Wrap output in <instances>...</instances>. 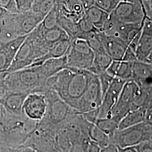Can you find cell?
Returning <instances> with one entry per match:
<instances>
[{"mask_svg": "<svg viewBox=\"0 0 152 152\" xmlns=\"http://www.w3.org/2000/svg\"><path fill=\"white\" fill-rule=\"evenodd\" d=\"M92 73L87 70L66 67L51 76L46 88L54 90L71 107L75 109L87 88Z\"/></svg>", "mask_w": 152, "mask_h": 152, "instance_id": "6da1fadb", "label": "cell"}, {"mask_svg": "<svg viewBox=\"0 0 152 152\" xmlns=\"http://www.w3.org/2000/svg\"><path fill=\"white\" fill-rule=\"evenodd\" d=\"M37 123V121L28 118L24 114H10L2 107L0 113V144L10 149L21 147Z\"/></svg>", "mask_w": 152, "mask_h": 152, "instance_id": "7a4b0ae2", "label": "cell"}, {"mask_svg": "<svg viewBox=\"0 0 152 152\" xmlns=\"http://www.w3.org/2000/svg\"><path fill=\"white\" fill-rule=\"evenodd\" d=\"M47 78L39 66H30L7 73L5 79L7 90H17L28 94L44 92Z\"/></svg>", "mask_w": 152, "mask_h": 152, "instance_id": "3957f363", "label": "cell"}, {"mask_svg": "<svg viewBox=\"0 0 152 152\" xmlns=\"http://www.w3.org/2000/svg\"><path fill=\"white\" fill-rule=\"evenodd\" d=\"M58 128L41 120L22 146L36 152H63L56 140Z\"/></svg>", "mask_w": 152, "mask_h": 152, "instance_id": "277c9868", "label": "cell"}, {"mask_svg": "<svg viewBox=\"0 0 152 152\" xmlns=\"http://www.w3.org/2000/svg\"><path fill=\"white\" fill-rule=\"evenodd\" d=\"M49 48L46 44L38 42L28 35L6 72L10 73L31 66L46 54Z\"/></svg>", "mask_w": 152, "mask_h": 152, "instance_id": "5b68a950", "label": "cell"}, {"mask_svg": "<svg viewBox=\"0 0 152 152\" xmlns=\"http://www.w3.org/2000/svg\"><path fill=\"white\" fill-rule=\"evenodd\" d=\"M47 102V108L44 118L45 122L58 128L66 120L78 112L64 101L54 90L46 89L44 92Z\"/></svg>", "mask_w": 152, "mask_h": 152, "instance_id": "8992f818", "label": "cell"}, {"mask_svg": "<svg viewBox=\"0 0 152 152\" xmlns=\"http://www.w3.org/2000/svg\"><path fill=\"white\" fill-rule=\"evenodd\" d=\"M152 139V126L145 122L116 131L110 139V143L118 147H135L141 142Z\"/></svg>", "mask_w": 152, "mask_h": 152, "instance_id": "52a82bcc", "label": "cell"}, {"mask_svg": "<svg viewBox=\"0 0 152 152\" xmlns=\"http://www.w3.org/2000/svg\"><path fill=\"white\" fill-rule=\"evenodd\" d=\"M67 67L88 71L92 66L94 53L86 41L77 38L71 41L66 53Z\"/></svg>", "mask_w": 152, "mask_h": 152, "instance_id": "ba28073f", "label": "cell"}, {"mask_svg": "<svg viewBox=\"0 0 152 152\" xmlns=\"http://www.w3.org/2000/svg\"><path fill=\"white\" fill-rule=\"evenodd\" d=\"M140 89L132 80L127 81L124 85L117 102L112 109L109 118L113 117L120 122L121 120L132 110Z\"/></svg>", "mask_w": 152, "mask_h": 152, "instance_id": "9c48e42d", "label": "cell"}, {"mask_svg": "<svg viewBox=\"0 0 152 152\" xmlns=\"http://www.w3.org/2000/svg\"><path fill=\"white\" fill-rule=\"evenodd\" d=\"M103 93L98 75L92 73L87 88L78 101L76 110L81 113L100 108Z\"/></svg>", "mask_w": 152, "mask_h": 152, "instance_id": "30bf717a", "label": "cell"}, {"mask_svg": "<svg viewBox=\"0 0 152 152\" xmlns=\"http://www.w3.org/2000/svg\"><path fill=\"white\" fill-rule=\"evenodd\" d=\"M147 95V105L152 107V64L146 61L134 62L132 79Z\"/></svg>", "mask_w": 152, "mask_h": 152, "instance_id": "8fae6325", "label": "cell"}, {"mask_svg": "<svg viewBox=\"0 0 152 152\" xmlns=\"http://www.w3.org/2000/svg\"><path fill=\"white\" fill-rule=\"evenodd\" d=\"M111 14L119 21L126 24H140L146 18L140 4L124 1H121Z\"/></svg>", "mask_w": 152, "mask_h": 152, "instance_id": "7c38bea8", "label": "cell"}, {"mask_svg": "<svg viewBox=\"0 0 152 152\" xmlns=\"http://www.w3.org/2000/svg\"><path fill=\"white\" fill-rule=\"evenodd\" d=\"M48 102L42 92H33L28 95L23 107V112L28 118L39 121L46 113Z\"/></svg>", "mask_w": 152, "mask_h": 152, "instance_id": "4fadbf2b", "label": "cell"}, {"mask_svg": "<svg viewBox=\"0 0 152 152\" xmlns=\"http://www.w3.org/2000/svg\"><path fill=\"white\" fill-rule=\"evenodd\" d=\"M126 81L118 78H114L104 95L102 102L99 108V118H109L111 111L117 102Z\"/></svg>", "mask_w": 152, "mask_h": 152, "instance_id": "5bb4252c", "label": "cell"}, {"mask_svg": "<svg viewBox=\"0 0 152 152\" xmlns=\"http://www.w3.org/2000/svg\"><path fill=\"white\" fill-rule=\"evenodd\" d=\"M29 94L17 90H7L0 99V104L6 111L15 115L23 114V107Z\"/></svg>", "mask_w": 152, "mask_h": 152, "instance_id": "9a60e30c", "label": "cell"}, {"mask_svg": "<svg viewBox=\"0 0 152 152\" xmlns=\"http://www.w3.org/2000/svg\"><path fill=\"white\" fill-rule=\"evenodd\" d=\"M99 37L107 54L113 60H124L129 45L124 40L99 32Z\"/></svg>", "mask_w": 152, "mask_h": 152, "instance_id": "2e32d148", "label": "cell"}, {"mask_svg": "<svg viewBox=\"0 0 152 152\" xmlns=\"http://www.w3.org/2000/svg\"><path fill=\"white\" fill-rule=\"evenodd\" d=\"M152 50V19L146 18L135 51L137 61H146Z\"/></svg>", "mask_w": 152, "mask_h": 152, "instance_id": "e0dca14e", "label": "cell"}, {"mask_svg": "<svg viewBox=\"0 0 152 152\" xmlns=\"http://www.w3.org/2000/svg\"><path fill=\"white\" fill-rule=\"evenodd\" d=\"M40 13L32 10L16 13V21L19 34L27 36L38 26L44 19Z\"/></svg>", "mask_w": 152, "mask_h": 152, "instance_id": "ac0fdd59", "label": "cell"}, {"mask_svg": "<svg viewBox=\"0 0 152 152\" xmlns=\"http://www.w3.org/2000/svg\"><path fill=\"white\" fill-rule=\"evenodd\" d=\"M71 39H66L60 41L50 46L48 53L42 57L36 60L30 66H37L41 65L46 60L58 58L65 56L69 48Z\"/></svg>", "mask_w": 152, "mask_h": 152, "instance_id": "d6986e66", "label": "cell"}, {"mask_svg": "<svg viewBox=\"0 0 152 152\" xmlns=\"http://www.w3.org/2000/svg\"><path fill=\"white\" fill-rule=\"evenodd\" d=\"M134 62L124 60H113L107 72L114 78L125 81L132 79Z\"/></svg>", "mask_w": 152, "mask_h": 152, "instance_id": "ffe728a7", "label": "cell"}, {"mask_svg": "<svg viewBox=\"0 0 152 152\" xmlns=\"http://www.w3.org/2000/svg\"><path fill=\"white\" fill-rule=\"evenodd\" d=\"M66 55L60 58L46 60L41 65L39 66L41 72L47 79L67 67Z\"/></svg>", "mask_w": 152, "mask_h": 152, "instance_id": "44dd1931", "label": "cell"}, {"mask_svg": "<svg viewBox=\"0 0 152 152\" xmlns=\"http://www.w3.org/2000/svg\"><path fill=\"white\" fill-rule=\"evenodd\" d=\"M147 111L144 108L131 110L120 121L118 130H123L144 122Z\"/></svg>", "mask_w": 152, "mask_h": 152, "instance_id": "7402d4cb", "label": "cell"}, {"mask_svg": "<svg viewBox=\"0 0 152 152\" xmlns=\"http://www.w3.org/2000/svg\"><path fill=\"white\" fill-rule=\"evenodd\" d=\"M86 131L89 140L96 143L101 148L110 144L109 137L99 129L96 124L87 121Z\"/></svg>", "mask_w": 152, "mask_h": 152, "instance_id": "603a6c76", "label": "cell"}, {"mask_svg": "<svg viewBox=\"0 0 152 152\" xmlns=\"http://www.w3.org/2000/svg\"><path fill=\"white\" fill-rule=\"evenodd\" d=\"M94 53V58L92 66L88 71L93 74L99 75L105 72L113 60L109 56L106 51Z\"/></svg>", "mask_w": 152, "mask_h": 152, "instance_id": "cb8c5ba5", "label": "cell"}, {"mask_svg": "<svg viewBox=\"0 0 152 152\" xmlns=\"http://www.w3.org/2000/svg\"><path fill=\"white\" fill-rule=\"evenodd\" d=\"M85 13L93 26L99 32H100L102 29L109 15L108 13L94 5L86 9Z\"/></svg>", "mask_w": 152, "mask_h": 152, "instance_id": "d4e9b609", "label": "cell"}, {"mask_svg": "<svg viewBox=\"0 0 152 152\" xmlns=\"http://www.w3.org/2000/svg\"><path fill=\"white\" fill-rule=\"evenodd\" d=\"M42 38L44 42L50 48L55 43L63 39H69V37L61 28L58 26L47 30L43 29Z\"/></svg>", "mask_w": 152, "mask_h": 152, "instance_id": "484cf974", "label": "cell"}, {"mask_svg": "<svg viewBox=\"0 0 152 152\" xmlns=\"http://www.w3.org/2000/svg\"><path fill=\"white\" fill-rule=\"evenodd\" d=\"M58 24L59 26L66 33L71 41L78 37L80 31L77 22L64 16L59 15Z\"/></svg>", "mask_w": 152, "mask_h": 152, "instance_id": "4316f807", "label": "cell"}, {"mask_svg": "<svg viewBox=\"0 0 152 152\" xmlns=\"http://www.w3.org/2000/svg\"><path fill=\"white\" fill-rule=\"evenodd\" d=\"M120 122L113 117L99 118L95 124L109 137L110 140L118 130Z\"/></svg>", "mask_w": 152, "mask_h": 152, "instance_id": "83f0119b", "label": "cell"}, {"mask_svg": "<svg viewBox=\"0 0 152 152\" xmlns=\"http://www.w3.org/2000/svg\"><path fill=\"white\" fill-rule=\"evenodd\" d=\"M27 36H19L5 44H1L0 45V49L5 52L6 54L13 60L17 52L27 38Z\"/></svg>", "mask_w": 152, "mask_h": 152, "instance_id": "f1b7e54d", "label": "cell"}, {"mask_svg": "<svg viewBox=\"0 0 152 152\" xmlns=\"http://www.w3.org/2000/svg\"><path fill=\"white\" fill-rule=\"evenodd\" d=\"M59 13L56 7V5L54 6L52 10L44 17L43 20L39 24V26L44 30H47L59 26Z\"/></svg>", "mask_w": 152, "mask_h": 152, "instance_id": "f546056e", "label": "cell"}, {"mask_svg": "<svg viewBox=\"0 0 152 152\" xmlns=\"http://www.w3.org/2000/svg\"><path fill=\"white\" fill-rule=\"evenodd\" d=\"M77 23L80 31V33L77 38H82L85 34L87 33L96 31H98L93 26L92 23L89 20L86 14Z\"/></svg>", "mask_w": 152, "mask_h": 152, "instance_id": "4dcf8cb0", "label": "cell"}, {"mask_svg": "<svg viewBox=\"0 0 152 152\" xmlns=\"http://www.w3.org/2000/svg\"><path fill=\"white\" fill-rule=\"evenodd\" d=\"M121 0H94V4L100 9L108 14L114 11Z\"/></svg>", "mask_w": 152, "mask_h": 152, "instance_id": "1f68e13d", "label": "cell"}, {"mask_svg": "<svg viewBox=\"0 0 152 152\" xmlns=\"http://www.w3.org/2000/svg\"><path fill=\"white\" fill-rule=\"evenodd\" d=\"M98 76L99 77V82H100L102 93H103V97L104 95L105 94V93L108 90L109 86L110 85L112 82L113 80L114 77L111 76L110 75H109L107 71L99 74Z\"/></svg>", "mask_w": 152, "mask_h": 152, "instance_id": "d6a6232c", "label": "cell"}, {"mask_svg": "<svg viewBox=\"0 0 152 152\" xmlns=\"http://www.w3.org/2000/svg\"><path fill=\"white\" fill-rule=\"evenodd\" d=\"M56 1L57 0H44L34 11L40 13L45 17L54 7L56 3Z\"/></svg>", "mask_w": 152, "mask_h": 152, "instance_id": "836d02e7", "label": "cell"}, {"mask_svg": "<svg viewBox=\"0 0 152 152\" xmlns=\"http://www.w3.org/2000/svg\"><path fill=\"white\" fill-rule=\"evenodd\" d=\"M0 6L10 13L15 14L19 12L16 0H0Z\"/></svg>", "mask_w": 152, "mask_h": 152, "instance_id": "e575fe53", "label": "cell"}, {"mask_svg": "<svg viewBox=\"0 0 152 152\" xmlns=\"http://www.w3.org/2000/svg\"><path fill=\"white\" fill-rule=\"evenodd\" d=\"M12 59L0 49V71H6L11 65Z\"/></svg>", "mask_w": 152, "mask_h": 152, "instance_id": "d590c367", "label": "cell"}, {"mask_svg": "<svg viewBox=\"0 0 152 152\" xmlns=\"http://www.w3.org/2000/svg\"><path fill=\"white\" fill-rule=\"evenodd\" d=\"M16 1L19 12L32 10L33 0H16Z\"/></svg>", "mask_w": 152, "mask_h": 152, "instance_id": "8d00e7d4", "label": "cell"}, {"mask_svg": "<svg viewBox=\"0 0 152 152\" xmlns=\"http://www.w3.org/2000/svg\"><path fill=\"white\" fill-rule=\"evenodd\" d=\"M135 147L137 152H152V139L142 142Z\"/></svg>", "mask_w": 152, "mask_h": 152, "instance_id": "74e56055", "label": "cell"}, {"mask_svg": "<svg viewBox=\"0 0 152 152\" xmlns=\"http://www.w3.org/2000/svg\"><path fill=\"white\" fill-rule=\"evenodd\" d=\"M7 74V72L5 71H0V99L7 90L5 83V79Z\"/></svg>", "mask_w": 152, "mask_h": 152, "instance_id": "f35d334b", "label": "cell"}, {"mask_svg": "<svg viewBox=\"0 0 152 152\" xmlns=\"http://www.w3.org/2000/svg\"><path fill=\"white\" fill-rule=\"evenodd\" d=\"M102 148L96 143H95L91 141H90L86 152H101Z\"/></svg>", "mask_w": 152, "mask_h": 152, "instance_id": "ab89813d", "label": "cell"}, {"mask_svg": "<svg viewBox=\"0 0 152 152\" xmlns=\"http://www.w3.org/2000/svg\"><path fill=\"white\" fill-rule=\"evenodd\" d=\"M101 152H118V149L116 145L110 143L108 145L102 148Z\"/></svg>", "mask_w": 152, "mask_h": 152, "instance_id": "60d3db41", "label": "cell"}, {"mask_svg": "<svg viewBox=\"0 0 152 152\" xmlns=\"http://www.w3.org/2000/svg\"><path fill=\"white\" fill-rule=\"evenodd\" d=\"M11 152H36L35 151L33 150L32 149L28 147H18L16 148L11 149Z\"/></svg>", "mask_w": 152, "mask_h": 152, "instance_id": "b9f144b4", "label": "cell"}, {"mask_svg": "<svg viewBox=\"0 0 152 152\" xmlns=\"http://www.w3.org/2000/svg\"><path fill=\"white\" fill-rule=\"evenodd\" d=\"M117 147L118 149V152H137L135 146L122 148L117 145Z\"/></svg>", "mask_w": 152, "mask_h": 152, "instance_id": "7bdbcfd3", "label": "cell"}, {"mask_svg": "<svg viewBox=\"0 0 152 152\" xmlns=\"http://www.w3.org/2000/svg\"><path fill=\"white\" fill-rule=\"evenodd\" d=\"M144 122L148 125L152 126V107L147 110Z\"/></svg>", "mask_w": 152, "mask_h": 152, "instance_id": "ee69618b", "label": "cell"}, {"mask_svg": "<svg viewBox=\"0 0 152 152\" xmlns=\"http://www.w3.org/2000/svg\"><path fill=\"white\" fill-rule=\"evenodd\" d=\"M85 10L90 8L94 4V0H80Z\"/></svg>", "mask_w": 152, "mask_h": 152, "instance_id": "f6af8a7d", "label": "cell"}, {"mask_svg": "<svg viewBox=\"0 0 152 152\" xmlns=\"http://www.w3.org/2000/svg\"><path fill=\"white\" fill-rule=\"evenodd\" d=\"M44 1V0H33L32 10L33 11L36 10L38 6L39 5Z\"/></svg>", "mask_w": 152, "mask_h": 152, "instance_id": "bcb514c9", "label": "cell"}, {"mask_svg": "<svg viewBox=\"0 0 152 152\" xmlns=\"http://www.w3.org/2000/svg\"><path fill=\"white\" fill-rule=\"evenodd\" d=\"M0 152H11V149L9 147L0 144Z\"/></svg>", "mask_w": 152, "mask_h": 152, "instance_id": "7dc6e473", "label": "cell"}, {"mask_svg": "<svg viewBox=\"0 0 152 152\" xmlns=\"http://www.w3.org/2000/svg\"><path fill=\"white\" fill-rule=\"evenodd\" d=\"M146 62H147V63H150V64H152V51H151V54H149V56L148 57V58H147V61H146Z\"/></svg>", "mask_w": 152, "mask_h": 152, "instance_id": "c3c4849f", "label": "cell"}, {"mask_svg": "<svg viewBox=\"0 0 152 152\" xmlns=\"http://www.w3.org/2000/svg\"><path fill=\"white\" fill-rule=\"evenodd\" d=\"M6 12H7V11H6L5 10H4L2 7H1L0 6V17L2 16L4 14H5Z\"/></svg>", "mask_w": 152, "mask_h": 152, "instance_id": "681fc988", "label": "cell"}, {"mask_svg": "<svg viewBox=\"0 0 152 152\" xmlns=\"http://www.w3.org/2000/svg\"><path fill=\"white\" fill-rule=\"evenodd\" d=\"M1 108H2V107H1V105L0 104V113H1Z\"/></svg>", "mask_w": 152, "mask_h": 152, "instance_id": "f907efd6", "label": "cell"}]
</instances>
